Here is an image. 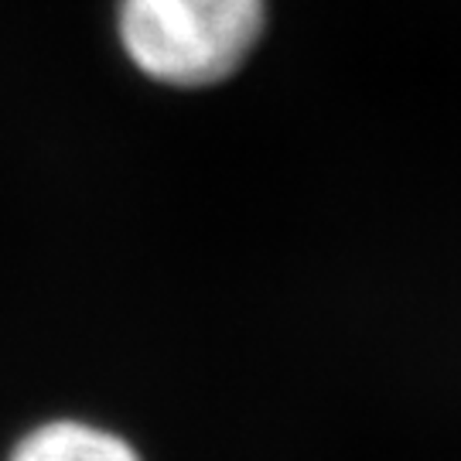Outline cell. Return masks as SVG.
Returning a JSON list of instances; mask_svg holds the SVG:
<instances>
[{"instance_id":"obj_1","label":"cell","mask_w":461,"mask_h":461,"mask_svg":"<svg viewBox=\"0 0 461 461\" xmlns=\"http://www.w3.org/2000/svg\"><path fill=\"white\" fill-rule=\"evenodd\" d=\"M267 0H116L131 66L171 89L226 83L260 45Z\"/></svg>"},{"instance_id":"obj_2","label":"cell","mask_w":461,"mask_h":461,"mask_svg":"<svg viewBox=\"0 0 461 461\" xmlns=\"http://www.w3.org/2000/svg\"><path fill=\"white\" fill-rule=\"evenodd\" d=\"M7 461H144L140 451L116 430L76 417H55L28 430Z\"/></svg>"}]
</instances>
